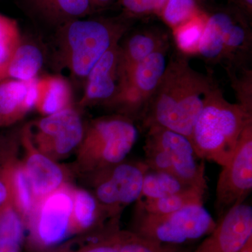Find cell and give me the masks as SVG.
<instances>
[{"label": "cell", "instance_id": "obj_1", "mask_svg": "<svg viewBox=\"0 0 252 252\" xmlns=\"http://www.w3.org/2000/svg\"><path fill=\"white\" fill-rule=\"evenodd\" d=\"M215 86L210 75L190 66L188 55L179 50L175 51L167 61L161 81L141 116L144 128L162 126L190 141L194 124L207 94Z\"/></svg>", "mask_w": 252, "mask_h": 252}, {"label": "cell", "instance_id": "obj_2", "mask_svg": "<svg viewBox=\"0 0 252 252\" xmlns=\"http://www.w3.org/2000/svg\"><path fill=\"white\" fill-rule=\"evenodd\" d=\"M252 113L225 98L215 86L207 94L193 127L190 142L199 158L223 166L233 155Z\"/></svg>", "mask_w": 252, "mask_h": 252}, {"label": "cell", "instance_id": "obj_3", "mask_svg": "<svg viewBox=\"0 0 252 252\" xmlns=\"http://www.w3.org/2000/svg\"><path fill=\"white\" fill-rule=\"evenodd\" d=\"M60 51L64 65L76 79L85 81L91 69L129 28L117 18H79L59 27Z\"/></svg>", "mask_w": 252, "mask_h": 252}, {"label": "cell", "instance_id": "obj_4", "mask_svg": "<svg viewBox=\"0 0 252 252\" xmlns=\"http://www.w3.org/2000/svg\"><path fill=\"white\" fill-rule=\"evenodd\" d=\"M137 139L138 130L130 118L117 114L94 119L79 147L83 170L92 175L124 161Z\"/></svg>", "mask_w": 252, "mask_h": 252}, {"label": "cell", "instance_id": "obj_5", "mask_svg": "<svg viewBox=\"0 0 252 252\" xmlns=\"http://www.w3.org/2000/svg\"><path fill=\"white\" fill-rule=\"evenodd\" d=\"M216 225L204 205L162 215L147 213L136 207L132 231L156 243L181 245L210 234Z\"/></svg>", "mask_w": 252, "mask_h": 252}, {"label": "cell", "instance_id": "obj_6", "mask_svg": "<svg viewBox=\"0 0 252 252\" xmlns=\"http://www.w3.org/2000/svg\"><path fill=\"white\" fill-rule=\"evenodd\" d=\"M147 168L144 161L126 159L91 175L92 193L112 218L117 220L125 207L140 199Z\"/></svg>", "mask_w": 252, "mask_h": 252}, {"label": "cell", "instance_id": "obj_7", "mask_svg": "<svg viewBox=\"0 0 252 252\" xmlns=\"http://www.w3.org/2000/svg\"><path fill=\"white\" fill-rule=\"evenodd\" d=\"M168 49L159 50L126 70L120 92L108 107L133 121L140 119L166 69Z\"/></svg>", "mask_w": 252, "mask_h": 252}, {"label": "cell", "instance_id": "obj_8", "mask_svg": "<svg viewBox=\"0 0 252 252\" xmlns=\"http://www.w3.org/2000/svg\"><path fill=\"white\" fill-rule=\"evenodd\" d=\"M216 188L215 208L219 219L244 203L252 190V123L248 124L229 160L222 166Z\"/></svg>", "mask_w": 252, "mask_h": 252}, {"label": "cell", "instance_id": "obj_9", "mask_svg": "<svg viewBox=\"0 0 252 252\" xmlns=\"http://www.w3.org/2000/svg\"><path fill=\"white\" fill-rule=\"evenodd\" d=\"M28 127L33 145L48 157H63L80 146L85 128L79 112L68 107L46 116Z\"/></svg>", "mask_w": 252, "mask_h": 252}, {"label": "cell", "instance_id": "obj_10", "mask_svg": "<svg viewBox=\"0 0 252 252\" xmlns=\"http://www.w3.org/2000/svg\"><path fill=\"white\" fill-rule=\"evenodd\" d=\"M147 130L146 137L163 150L174 175L187 185L207 190L205 160L197 155L188 137L162 126H149Z\"/></svg>", "mask_w": 252, "mask_h": 252}, {"label": "cell", "instance_id": "obj_11", "mask_svg": "<svg viewBox=\"0 0 252 252\" xmlns=\"http://www.w3.org/2000/svg\"><path fill=\"white\" fill-rule=\"evenodd\" d=\"M72 189L63 185L41 199L32 215L36 238L46 247L62 242L72 226Z\"/></svg>", "mask_w": 252, "mask_h": 252}, {"label": "cell", "instance_id": "obj_12", "mask_svg": "<svg viewBox=\"0 0 252 252\" xmlns=\"http://www.w3.org/2000/svg\"><path fill=\"white\" fill-rule=\"evenodd\" d=\"M125 77L120 42L113 45L94 64L85 79L81 107H109L120 92Z\"/></svg>", "mask_w": 252, "mask_h": 252}, {"label": "cell", "instance_id": "obj_13", "mask_svg": "<svg viewBox=\"0 0 252 252\" xmlns=\"http://www.w3.org/2000/svg\"><path fill=\"white\" fill-rule=\"evenodd\" d=\"M252 239V207L240 204L219 219L216 227L193 252H241Z\"/></svg>", "mask_w": 252, "mask_h": 252}, {"label": "cell", "instance_id": "obj_14", "mask_svg": "<svg viewBox=\"0 0 252 252\" xmlns=\"http://www.w3.org/2000/svg\"><path fill=\"white\" fill-rule=\"evenodd\" d=\"M22 140L28 150L23 167L26 170L36 203L64 185V174L62 167L51 158L41 153L33 145L28 128Z\"/></svg>", "mask_w": 252, "mask_h": 252}, {"label": "cell", "instance_id": "obj_15", "mask_svg": "<svg viewBox=\"0 0 252 252\" xmlns=\"http://www.w3.org/2000/svg\"><path fill=\"white\" fill-rule=\"evenodd\" d=\"M169 47L168 36L159 30H143L132 33L123 44H120L125 71L159 50L169 49Z\"/></svg>", "mask_w": 252, "mask_h": 252}, {"label": "cell", "instance_id": "obj_16", "mask_svg": "<svg viewBox=\"0 0 252 252\" xmlns=\"http://www.w3.org/2000/svg\"><path fill=\"white\" fill-rule=\"evenodd\" d=\"M36 92L35 108L44 117L72 107V88L67 80L61 76L37 78Z\"/></svg>", "mask_w": 252, "mask_h": 252}, {"label": "cell", "instance_id": "obj_17", "mask_svg": "<svg viewBox=\"0 0 252 252\" xmlns=\"http://www.w3.org/2000/svg\"><path fill=\"white\" fill-rule=\"evenodd\" d=\"M29 81L5 79L0 81V126L14 124L28 112Z\"/></svg>", "mask_w": 252, "mask_h": 252}, {"label": "cell", "instance_id": "obj_18", "mask_svg": "<svg viewBox=\"0 0 252 252\" xmlns=\"http://www.w3.org/2000/svg\"><path fill=\"white\" fill-rule=\"evenodd\" d=\"M233 14L221 11L207 16L197 53L209 62L223 63V34Z\"/></svg>", "mask_w": 252, "mask_h": 252}, {"label": "cell", "instance_id": "obj_19", "mask_svg": "<svg viewBox=\"0 0 252 252\" xmlns=\"http://www.w3.org/2000/svg\"><path fill=\"white\" fill-rule=\"evenodd\" d=\"M46 21L62 26L72 20L85 18L92 11L90 0H31Z\"/></svg>", "mask_w": 252, "mask_h": 252}, {"label": "cell", "instance_id": "obj_20", "mask_svg": "<svg viewBox=\"0 0 252 252\" xmlns=\"http://www.w3.org/2000/svg\"><path fill=\"white\" fill-rule=\"evenodd\" d=\"M72 225L79 229L90 230L103 223L107 218H112L94 194L84 189H72Z\"/></svg>", "mask_w": 252, "mask_h": 252}, {"label": "cell", "instance_id": "obj_21", "mask_svg": "<svg viewBox=\"0 0 252 252\" xmlns=\"http://www.w3.org/2000/svg\"><path fill=\"white\" fill-rule=\"evenodd\" d=\"M205 192L204 189L192 187L162 198H140L137 200L136 207L155 215L171 213L190 205H204Z\"/></svg>", "mask_w": 252, "mask_h": 252}, {"label": "cell", "instance_id": "obj_22", "mask_svg": "<svg viewBox=\"0 0 252 252\" xmlns=\"http://www.w3.org/2000/svg\"><path fill=\"white\" fill-rule=\"evenodd\" d=\"M43 63L44 56L39 47L21 42L10 62L7 78L21 81L32 80L37 77Z\"/></svg>", "mask_w": 252, "mask_h": 252}, {"label": "cell", "instance_id": "obj_23", "mask_svg": "<svg viewBox=\"0 0 252 252\" xmlns=\"http://www.w3.org/2000/svg\"><path fill=\"white\" fill-rule=\"evenodd\" d=\"M7 173L13 205L22 217H31L35 208L36 201L24 167L22 164L13 161L8 165Z\"/></svg>", "mask_w": 252, "mask_h": 252}, {"label": "cell", "instance_id": "obj_24", "mask_svg": "<svg viewBox=\"0 0 252 252\" xmlns=\"http://www.w3.org/2000/svg\"><path fill=\"white\" fill-rule=\"evenodd\" d=\"M177 176L160 170L147 168L142 181L140 198H159L192 188Z\"/></svg>", "mask_w": 252, "mask_h": 252}, {"label": "cell", "instance_id": "obj_25", "mask_svg": "<svg viewBox=\"0 0 252 252\" xmlns=\"http://www.w3.org/2000/svg\"><path fill=\"white\" fill-rule=\"evenodd\" d=\"M23 237V217L11 204L0 215V252H21Z\"/></svg>", "mask_w": 252, "mask_h": 252}, {"label": "cell", "instance_id": "obj_26", "mask_svg": "<svg viewBox=\"0 0 252 252\" xmlns=\"http://www.w3.org/2000/svg\"><path fill=\"white\" fill-rule=\"evenodd\" d=\"M21 42L17 21L0 14V81L7 79L10 62Z\"/></svg>", "mask_w": 252, "mask_h": 252}, {"label": "cell", "instance_id": "obj_27", "mask_svg": "<svg viewBox=\"0 0 252 252\" xmlns=\"http://www.w3.org/2000/svg\"><path fill=\"white\" fill-rule=\"evenodd\" d=\"M119 252H193L181 245H165L151 241L132 231L114 232Z\"/></svg>", "mask_w": 252, "mask_h": 252}, {"label": "cell", "instance_id": "obj_28", "mask_svg": "<svg viewBox=\"0 0 252 252\" xmlns=\"http://www.w3.org/2000/svg\"><path fill=\"white\" fill-rule=\"evenodd\" d=\"M207 16L205 12L172 31L177 49L186 55L196 54Z\"/></svg>", "mask_w": 252, "mask_h": 252}, {"label": "cell", "instance_id": "obj_29", "mask_svg": "<svg viewBox=\"0 0 252 252\" xmlns=\"http://www.w3.org/2000/svg\"><path fill=\"white\" fill-rule=\"evenodd\" d=\"M202 12L197 0H166L158 16L172 31Z\"/></svg>", "mask_w": 252, "mask_h": 252}, {"label": "cell", "instance_id": "obj_30", "mask_svg": "<svg viewBox=\"0 0 252 252\" xmlns=\"http://www.w3.org/2000/svg\"><path fill=\"white\" fill-rule=\"evenodd\" d=\"M232 87L234 89L238 102L244 109L252 113V72L251 69L244 67L240 69V74L234 69H227Z\"/></svg>", "mask_w": 252, "mask_h": 252}, {"label": "cell", "instance_id": "obj_31", "mask_svg": "<svg viewBox=\"0 0 252 252\" xmlns=\"http://www.w3.org/2000/svg\"><path fill=\"white\" fill-rule=\"evenodd\" d=\"M126 14L133 16L157 15L156 0H118Z\"/></svg>", "mask_w": 252, "mask_h": 252}, {"label": "cell", "instance_id": "obj_32", "mask_svg": "<svg viewBox=\"0 0 252 252\" xmlns=\"http://www.w3.org/2000/svg\"><path fill=\"white\" fill-rule=\"evenodd\" d=\"M7 167L0 172V215L6 207L13 204Z\"/></svg>", "mask_w": 252, "mask_h": 252}, {"label": "cell", "instance_id": "obj_33", "mask_svg": "<svg viewBox=\"0 0 252 252\" xmlns=\"http://www.w3.org/2000/svg\"><path fill=\"white\" fill-rule=\"evenodd\" d=\"M115 230H111L104 238L91 245L83 252H119L114 238Z\"/></svg>", "mask_w": 252, "mask_h": 252}, {"label": "cell", "instance_id": "obj_34", "mask_svg": "<svg viewBox=\"0 0 252 252\" xmlns=\"http://www.w3.org/2000/svg\"><path fill=\"white\" fill-rule=\"evenodd\" d=\"M13 162L7 145L5 144V140H1L0 142V172L2 171L5 167Z\"/></svg>", "mask_w": 252, "mask_h": 252}, {"label": "cell", "instance_id": "obj_35", "mask_svg": "<svg viewBox=\"0 0 252 252\" xmlns=\"http://www.w3.org/2000/svg\"><path fill=\"white\" fill-rule=\"evenodd\" d=\"M92 9L94 8H103L108 6L114 0H90Z\"/></svg>", "mask_w": 252, "mask_h": 252}, {"label": "cell", "instance_id": "obj_36", "mask_svg": "<svg viewBox=\"0 0 252 252\" xmlns=\"http://www.w3.org/2000/svg\"><path fill=\"white\" fill-rule=\"evenodd\" d=\"M244 9L249 14H252V0H239Z\"/></svg>", "mask_w": 252, "mask_h": 252}, {"label": "cell", "instance_id": "obj_37", "mask_svg": "<svg viewBox=\"0 0 252 252\" xmlns=\"http://www.w3.org/2000/svg\"><path fill=\"white\" fill-rule=\"evenodd\" d=\"M166 0H156V4H157V16H158L160 11L163 7Z\"/></svg>", "mask_w": 252, "mask_h": 252}, {"label": "cell", "instance_id": "obj_38", "mask_svg": "<svg viewBox=\"0 0 252 252\" xmlns=\"http://www.w3.org/2000/svg\"><path fill=\"white\" fill-rule=\"evenodd\" d=\"M241 252H252V239L245 245Z\"/></svg>", "mask_w": 252, "mask_h": 252}, {"label": "cell", "instance_id": "obj_39", "mask_svg": "<svg viewBox=\"0 0 252 252\" xmlns=\"http://www.w3.org/2000/svg\"><path fill=\"white\" fill-rule=\"evenodd\" d=\"M228 1H235V0H228Z\"/></svg>", "mask_w": 252, "mask_h": 252}, {"label": "cell", "instance_id": "obj_40", "mask_svg": "<svg viewBox=\"0 0 252 252\" xmlns=\"http://www.w3.org/2000/svg\"><path fill=\"white\" fill-rule=\"evenodd\" d=\"M1 139H0V142H1Z\"/></svg>", "mask_w": 252, "mask_h": 252}]
</instances>
